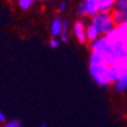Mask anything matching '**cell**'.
Segmentation results:
<instances>
[{"instance_id":"obj_1","label":"cell","mask_w":127,"mask_h":127,"mask_svg":"<svg viewBox=\"0 0 127 127\" xmlns=\"http://www.w3.org/2000/svg\"><path fill=\"white\" fill-rule=\"evenodd\" d=\"M89 71H90V75L93 78V81L99 86L107 87L109 85H112L109 65H107V64H92V65H89Z\"/></svg>"},{"instance_id":"obj_2","label":"cell","mask_w":127,"mask_h":127,"mask_svg":"<svg viewBox=\"0 0 127 127\" xmlns=\"http://www.w3.org/2000/svg\"><path fill=\"white\" fill-rule=\"evenodd\" d=\"M91 25L98 30L101 36H106L116 27L112 18V13H103V11H100L91 19Z\"/></svg>"},{"instance_id":"obj_3","label":"cell","mask_w":127,"mask_h":127,"mask_svg":"<svg viewBox=\"0 0 127 127\" xmlns=\"http://www.w3.org/2000/svg\"><path fill=\"white\" fill-rule=\"evenodd\" d=\"M77 13L81 16H87L93 18L100 13L99 10V0H82L77 8Z\"/></svg>"},{"instance_id":"obj_4","label":"cell","mask_w":127,"mask_h":127,"mask_svg":"<svg viewBox=\"0 0 127 127\" xmlns=\"http://www.w3.org/2000/svg\"><path fill=\"white\" fill-rule=\"evenodd\" d=\"M73 33H74L76 40L79 43L82 44H86L89 41H87L86 37V25L84 24V22L78 19L74 23L73 25Z\"/></svg>"},{"instance_id":"obj_5","label":"cell","mask_w":127,"mask_h":127,"mask_svg":"<svg viewBox=\"0 0 127 127\" xmlns=\"http://www.w3.org/2000/svg\"><path fill=\"white\" fill-rule=\"evenodd\" d=\"M63 22L64 19H60L59 17H56L52 19L50 25V34L52 37L60 36L61 31H63Z\"/></svg>"},{"instance_id":"obj_6","label":"cell","mask_w":127,"mask_h":127,"mask_svg":"<svg viewBox=\"0 0 127 127\" xmlns=\"http://www.w3.org/2000/svg\"><path fill=\"white\" fill-rule=\"evenodd\" d=\"M112 18H114V22H115V25H116V26L125 25V24H127V11L116 10V9H115V10L112 11Z\"/></svg>"},{"instance_id":"obj_7","label":"cell","mask_w":127,"mask_h":127,"mask_svg":"<svg viewBox=\"0 0 127 127\" xmlns=\"http://www.w3.org/2000/svg\"><path fill=\"white\" fill-rule=\"evenodd\" d=\"M114 89L117 93H125L127 92V73L123 74L114 84Z\"/></svg>"},{"instance_id":"obj_8","label":"cell","mask_w":127,"mask_h":127,"mask_svg":"<svg viewBox=\"0 0 127 127\" xmlns=\"http://www.w3.org/2000/svg\"><path fill=\"white\" fill-rule=\"evenodd\" d=\"M116 0H99V10L103 13H112Z\"/></svg>"},{"instance_id":"obj_9","label":"cell","mask_w":127,"mask_h":127,"mask_svg":"<svg viewBox=\"0 0 127 127\" xmlns=\"http://www.w3.org/2000/svg\"><path fill=\"white\" fill-rule=\"evenodd\" d=\"M100 33L98 32V30L95 29L93 25H91V24H89V25H86V37H87V41L89 42H94L95 40H98L99 37H100Z\"/></svg>"},{"instance_id":"obj_10","label":"cell","mask_w":127,"mask_h":127,"mask_svg":"<svg viewBox=\"0 0 127 127\" xmlns=\"http://www.w3.org/2000/svg\"><path fill=\"white\" fill-rule=\"evenodd\" d=\"M70 33H69V24L66 19H64L63 22V31H61V34H60V41L61 42H68L69 39H70Z\"/></svg>"},{"instance_id":"obj_11","label":"cell","mask_w":127,"mask_h":127,"mask_svg":"<svg viewBox=\"0 0 127 127\" xmlns=\"http://www.w3.org/2000/svg\"><path fill=\"white\" fill-rule=\"evenodd\" d=\"M35 0H18V6L22 10H29L30 8L33 6Z\"/></svg>"},{"instance_id":"obj_12","label":"cell","mask_w":127,"mask_h":127,"mask_svg":"<svg viewBox=\"0 0 127 127\" xmlns=\"http://www.w3.org/2000/svg\"><path fill=\"white\" fill-rule=\"evenodd\" d=\"M116 10L127 11V0H116V5H115ZM114 9V10H115Z\"/></svg>"},{"instance_id":"obj_13","label":"cell","mask_w":127,"mask_h":127,"mask_svg":"<svg viewBox=\"0 0 127 127\" xmlns=\"http://www.w3.org/2000/svg\"><path fill=\"white\" fill-rule=\"evenodd\" d=\"M49 45H50L51 49H58L60 47V41L57 37H51L50 41H49Z\"/></svg>"},{"instance_id":"obj_14","label":"cell","mask_w":127,"mask_h":127,"mask_svg":"<svg viewBox=\"0 0 127 127\" xmlns=\"http://www.w3.org/2000/svg\"><path fill=\"white\" fill-rule=\"evenodd\" d=\"M3 127H22V123L17 119H13V120H9L6 123Z\"/></svg>"},{"instance_id":"obj_15","label":"cell","mask_w":127,"mask_h":127,"mask_svg":"<svg viewBox=\"0 0 127 127\" xmlns=\"http://www.w3.org/2000/svg\"><path fill=\"white\" fill-rule=\"evenodd\" d=\"M67 9V2L66 1H60L58 5V11L59 13H64Z\"/></svg>"},{"instance_id":"obj_16","label":"cell","mask_w":127,"mask_h":127,"mask_svg":"<svg viewBox=\"0 0 127 127\" xmlns=\"http://www.w3.org/2000/svg\"><path fill=\"white\" fill-rule=\"evenodd\" d=\"M0 123L1 124H6L7 123V117H6L5 112L2 110H0Z\"/></svg>"},{"instance_id":"obj_17","label":"cell","mask_w":127,"mask_h":127,"mask_svg":"<svg viewBox=\"0 0 127 127\" xmlns=\"http://www.w3.org/2000/svg\"><path fill=\"white\" fill-rule=\"evenodd\" d=\"M37 127H47V124H45V123L43 122V123H41V124H40Z\"/></svg>"},{"instance_id":"obj_18","label":"cell","mask_w":127,"mask_h":127,"mask_svg":"<svg viewBox=\"0 0 127 127\" xmlns=\"http://www.w3.org/2000/svg\"><path fill=\"white\" fill-rule=\"evenodd\" d=\"M39 1H44V0H39Z\"/></svg>"},{"instance_id":"obj_19","label":"cell","mask_w":127,"mask_h":127,"mask_svg":"<svg viewBox=\"0 0 127 127\" xmlns=\"http://www.w3.org/2000/svg\"><path fill=\"white\" fill-rule=\"evenodd\" d=\"M16 1H18V0H16Z\"/></svg>"}]
</instances>
